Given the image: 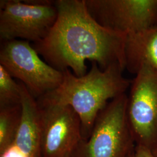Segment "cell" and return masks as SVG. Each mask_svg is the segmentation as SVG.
Returning <instances> with one entry per match:
<instances>
[{"label": "cell", "instance_id": "5b68a950", "mask_svg": "<svg viewBox=\"0 0 157 157\" xmlns=\"http://www.w3.org/2000/svg\"><path fill=\"white\" fill-rule=\"evenodd\" d=\"M57 16L55 1L1 0L0 39L39 42L50 33Z\"/></svg>", "mask_w": 157, "mask_h": 157}, {"label": "cell", "instance_id": "8fae6325", "mask_svg": "<svg viewBox=\"0 0 157 157\" xmlns=\"http://www.w3.org/2000/svg\"><path fill=\"white\" fill-rule=\"evenodd\" d=\"M21 100L19 83L16 82L0 65V108L21 104Z\"/></svg>", "mask_w": 157, "mask_h": 157}, {"label": "cell", "instance_id": "30bf717a", "mask_svg": "<svg viewBox=\"0 0 157 157\" xmlns=\"http://www.w3.org/2000/svg\"><path fill=\"white\" fill-rule=\"evenodd\" d=\"M22 114L21 104L0 108V152L13 142Z\"/></svg>", "mask_w": 157, "mask_h": 157}, {"label": "cell", "instance_id": "7a4b0ae2", "mask_svg": "<svg viewBox=\"0 0 157 157\" xmlns=\"http://www.w3.org/2000/svg\"><path fill=\"white\" fill-rule=\"evenodd\" d=\"M124 70L115 64L102 71L93 62L89 72L78 77L68 69L63 71L59 86L38 99L72 107L80 119L83 139H87L99 113L109 101L126 93L130 86L132 82L122 75Z\"/></svg>", "mask_w": 157, "mask_h": 157}, {"label": "cell", "instance_id": "7c38bea8", "mask_svg": "<svg viewBox=\"0 0 157 157\" xmlns=\"http://www.w3.org/2000/svg\"><path fill=\"white\" fill-rule=\"evenodd\" d=\"M130 157H155L150 149L140 145H136L135 150Z\"/></svg>", "mask_w": 157, "mask_h": 157}, {"label": "cell", "instance_id": "4fadbf2b", "mask_svg": "<svg viewBox=\"0 0 157 157\" xmlns=\"http://www.w3.org/2000/svg\"><path fill=\"white\" fill-rule=\"evenodd\" d=\"M152 153L154 154V155L155 157H157V147H156L155 149H154L152 151Z\"/></svg>", "mask_w": 157, "mask_h": 157}, {"label": "cell", "instance_id": "9c48e42d", "mask_svg": "<svg viewBox=\"0 0 157 157\" xmlns=\"http://www.w3.org/2000/svg\"><path fill=\"white\" fill-rule=\"evenodd\" d=\"M125 58L130 73L136 75L143 66L157 70V26L128 34Z\"/></svg>", "mask_w": 157, "mask_h": 157}, {"label": "cell", "instance_id": "52a82bcc", "mask_svg": "<svg viewBox=\"0 0 157 157\" xmlns=\"http://www.w3.org/2000/svg\"><path fill=\"white\" fill-rule=\"evenodd\" d=\"M41 124L42 157H72L83 140L81 121L69 105L37 100Z\"/></svg>", "mask_w": 157, "mask_h": 157}, {"label": "cell", "instance_id": "6da1fadb", "mask_svg": "<svg viewBox=\"0 0 157 157\" xmlns=\"http://www.w3.org/2000/svg\"><path fill=\"white\" fill-rule=\"evenodd\" d=\"M58 16L50 33L32 46L52 67L70 69L81 77L86 61L96 62L101 70L118 64L126 69L127 34L108 29L91 16L85 0L55 1Z\"/></svg>", "mask_w": 157, "mask_h": 157}, {"label": "cell", "instance_id": "277c9868", "mask_svg": "<svg viewBox=\"0 0 157 157\" xmlns=\"http://www.w3.org/2000/svg\"><path fill=\"white\" fill-rule=\"evenodd\" d=\"M0 65L36 100L58 87L63 78V72L42 60L30 42L22 40L2 41Z\"/></svg>", "mask_w": 157, "mask_h": 157}, {"label": "cell", "instance_id": "8992f818", "mask_svg": "<svg viewBox=\"0 0 157 157\" xmlns=\"http://www.w3.org/2000/svg\"><path fill=\"white\" fill-rule=\"evenodd\" d=\"M127 113L136 145L157 147V70L143 66L130 85Z\"/></svg>", "mask_w": 157, "mask_h": 157}, {"label": "cell", "instance_id": "3957f363", "mask_svg": "<svg viewBox=\"0 0 157 157\" xmlns=\"http://www.w3.org/2000/svg\"><path fill=\"white\" fill-rule=\"evenodd\" d=\"M126 93L109 101L96 118L90 136L80 141L72 157H130L136 141L127 113Z\"/></svg>", "mask_w": 157, "mask_h": 157}, {"label": "cell", "instance_id": "ba28073f", "mask_svg": "<svg viewBox=\"0 0 157 157\" xmlns=\"http://www.w3.org/2000/svg\"><path fill=\"white\" fill-rule=\"evenodd\" d=\"M91 16L101 26L122 33L157 26V0H85Z\"/></svg>", "mask_w": 157, "mask_h": 157}]
</instances>
